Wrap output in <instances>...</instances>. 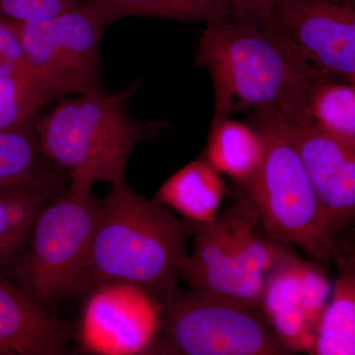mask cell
Returning <instances> with one entry per match:
<instances>
[{
  "mask_svg": "<svg viewBox=\"0 0 355 355\" xmlns=\"http://www.w3.org/2000/svg\"><path fill=\"white\" fill-rule=\"evenodd\" d=\"M225 195L221 174L205 158L191 161L172 175L155 200L195 223L216 220Z\"/></svg>",
  "mask_w": 355,
  "mask_h": 355,
  "instance_id": "5bb4252c",
  "label": "cell"
},
{
  "mask_svg": "<svg viewBox=\"0 0 355 355\" xmlns=\"http://www.w3.org/2000/svg\"><path fill=\"white\" fill-rule=\"evenodd\" d=\"M300 288L306 319L316 334L327 306L330 301L333 286L323 266L311 260L301 259Z\"/></svg>",
  "mask_w": 355,
  "mask_h": 355,
  "instance_id": "603a6c76",
  "label": "cell"
},
{
  "mask_svg": "<svg viewBox=\"0 0 355 355\" xmlns=\"http://www.w3.org/2000/svg\"><path fill=\"white\" fill-rule=\"evenodd\" d=\"M251 125L265 140L258 171L240 184L273 239L297 247L321 266L336 261L338 247L302 157L279 114H251Z\"/></svg>",
  "mask_w": 355,
  "mask_h": 355,
  "instance_id": "5b68a950",
  "label": "cell"
},
{
  "mask_svg": "<svg viewBox=\"0 0 355 355\" xmlns=\"http://www.w3.org/2000/svg\"><path fill=\"white\" fill-rule=\"evenodd\" d=\"M78 4L79 0H0V16L13 22H40Z\"/></svg>",
  "mask_w": 355,
  "mask_h": 355,
  "instance_id": "cb8c5ba5",
  "label": "cell"
},
{
  "mask_svg": "<svg viewBox=\"0 0 355 355\" xmlns=\"http://www.w3.org/2000/svg\"><path fill=\"white\" fill-rule=\"evenodd\" d=\"M354 253H355V249H354Z\"/></svg>",
  "mask_w": 355,
  "mask_h": 355,
  "instance_id": "83f0119b",
  "label": "cell"
},
{
  "mask_svg": "<svg viewBox=\"0 0 355 355\" xmlns=\"http://www.w3.org/2000/svg\"><path fill=\"white\" fill-rule=\"evenodd\" d=\"M291 0H228L230 17L245 27L263 29L272 25L280 9Z\"/></svg>",
  "mask_w": 355,
  "mask_h": 355,
  "instance_id": "d4e9b609",
  "label": "cell"
},
{
  "mask_svg": "<svg viewBox=\"0 0 355 355\" xmlns=\"http://www.w3.org/2000/svg\"><path fill=\"white\" fill-rule=\"evenodd\" d=\"M48 103L32 86L0 77V130L33 121L35 114Z\"/></svg>",
  "mask_w": 355,
  "mask_h": 355,
  "instance_id": "7402d4cb",
  "label": "cell"
},
{
  "mask_svg": "<svg viewBox=\"0 0 355 355\" xmlns=\"http://www.w3.org/2000/svg\"><path fill=\"white\" fill-rule=\"evenodd\" d=\"M161 328L155 298L135 284L111 282L89 292L76 336L90 354H149Z\"/></svg>",
  "mask_w": 355,
  "mask_h": 355,
  "instance_id": "ba28073f",
  "label": "cell"
},
{
  "mask_svg": "<svg viewBox=\"0 0 355 355\" xmlns=\"http://www.w3.org/2000/svg\"><path fill=\"white\" fill-rule=\"evenodd\" d=\"M196 60L214 84L211 125L240 112L279 114L286 121L312 116L311 88L322 72L273 28L245 27L231 17L212 21Z\"/></svg>",
  "mask_w": 355,
  "mask_h": 355,
  "instance_id": "6da1fadb",
  "label": "cell"
},
{
  "mask_svg": "<svg viewBox=\"0 0 355 355\" xmlns=\"http://www.w3.org/2000/svg\"><path fill=\"white\" fill-rule=\"evenodd\" d=\"M300 257L291 250L268 275L260 311L266 323L291 354H311L316 334L310 328L300 288Z\"/></svg>",
  "mask_w": 355,
  "mask_h": 355,
  "instance_id": "4fadbf2b",
  "label": "cell"
},
{
  "mask_svg": "<svg viewBox=\"0 0 355 355\" xmlns=\"http://www.w3.org/2000/svg\"><path fill=\"white\" fill-rule=\"evenodd\" d=\"M13 25L33 64L62 99L102 89L101 44L108 25L88 2L50 19Z\"/></svg>",
  "mask_w": 355,
  "mask_h": 355,
  "instance_id": "52a82bcc",
  "label": "cell"
},
{
  "mask_svg": "<svg viewBox=\"0 0 355 355\" xmlns=\"http://www.w3.org/2000/svg\"><path fill=\"white\" fill-rule=\"evenodd\" d=\"M162 328L149 354L286 355L260 309L179 286L158 299Z\"/></svg>",
  "mask_w": 355,
  "mask_h": 355,
  "instance_id": "8992f818",
  "label": "cell"
},
{
  "mask_svg": "<svg viewBox=\"0 0 355 355\" xmlns=\"http://www.w3.org/2000/svg\"><path fill=\"white\" fill-rule=\"evenodd\" d=\"M110 26L128 17L160 18L205 24L230 17L228 0H85Z\"/></svg>",
  "mask_w": 355,
  "mask_h": 355,
  "instance_id": "d6986e66",
  "label": "cell"
},
{
  "mask_svg": "<svg viewBox=\"0 0 355 355\" xmlns=\"http://www.w3.org/2000/svg\"><path fill=\"white\" fill-rule=\"evenodd\" d=\"M139 83L116 94L103 89L67 96L50 114L35 121L46 159L69 172L70 179L94 186L127 183L135 147L160 130L142 123L128 112Z\"/></svg>",
  "mask_w": 355,
  "mask_h": 355,
  "instance_id": "3957f363",
  "label": "cell"
},
{
  "mask_svg": "<svg viewBox=\"0 0 355 355\" xmlns=\"http://www.w3.org/2000/svg\"><path fill=\"white\" fill-rule=\"evenodd\" d=\"M309 106L320 127L355 141V87L322 73L311 88Z\"/></svg>",
  "mask_w": 355,
  "mask_h": 355,
  "instance_id": "ffe728a7",
  "label": "cell"
},
{
  "mask_svg": "<svg viewBox=\"0 0 355 355\" xmlns=\"http://www.w3.org/2000/svg\"><path fill=\"white\" fill-rule=\"evenodd\" d=\"M265 150V140L258 128L230 118L211 125L205 158L240 186L258 171Z\"/></svg>",
  "mask_w": 355,
  "mask_h": 355,
  "instance_id": "9a60e30c",
  "label": "cell"
},
{
  "mask_svg": "<svg viewBox=\"0 0 355 355\" xmlns=\"http://www.w3.org/2000/svg\"><path fill=\"white\" fill-rule=\"evenodd\" d=\"M73 181L42 210L13 270L16 286L40 307L57 314L65 301L90 292V263L101 198Z\"/></svg>",
  "mask_w": 355,
  "mask_h": 355,
  "instance_id": "277c9868",
  "label": "cell"
},
{
  "mask_svg": "<svg viewBox=\"0 0 355 355\" xmlns=\"http://www.w3.org/2000/svg\"><path fill=\"white\" fill-rule=\"evenodd\" d=\"M198 223L127 183L101 198L90 263V291L111 282L135 284L156 300L179 286Z\"/></svg>",
  "mask_w": 355,
  "mask_h": 355,
  "instance_id": "7a4b0ae2",
  "label": "cell"
},
{
  "mask_svg": "<svg viewBox=\"0 0 355 355\" xmlns=\"http://www.w3.org/2000/svg\"><path fill=\"white\" fill-rule=\"evenodd\" d=\"M249 198H241L209 223L198 224L181 279L190 288L203 289L234 299L236 272L243 243L260 223Z\"/></svg>",
  "mask_w": 355,
  "mask_h": 355,
  "instance_id": "8fae6325",
  "label": "cell"
},
{
  "mask_svg": "<svg viewBox=\"0 0 355 355\" xmlns=\"http://www.w3.org/2000/svg\"><path fill=\"white\" fill-rule=\"evenodd\" d=\"M51 198L30 188L0 191V277H12L37 218Z\"/></svg>",
  "mask_w": 355,
  "mask_h": 355,
  "instance_id": "e0dca14e",
  "label": "cell"
},
{
  "mask_svg": "<svg viewBox=\"0 0 355 355\" xmlns=\"http://www.w3.org/2000/svg\"><path fill=\"white\" fill-rule=\"evenodd\" d=\"M338 275L312 355H355V253L338 254Z\"/></svg>",
  "mask_w": 355,
  "mask_h": 355,
  "instance_id": "2e32d148",
  "label": "cell"
},
{
  "mask_svg": "<svg viewBox=\"0 0 355 355\" xmlns=\"http://www.w3.org/2000/svg\"><path fill=\"white\" fill-rule=\"evenodd\" d=\"M350 80H352V85H354V87H355V76H354V77H352V79H350Z\"/></svg>",
  "mask_w": 355,
  "mask_h": 355,
  "instance_id": "484cf974",
  "label": "cell"
},
{
  "mask_svg": "<svg viewBox=\"0 0 355 355\" xmlns=\"http://www.w3.org/2000/svg\"><path fill=\"white\" fill-rule=\"evenodd\" d=\"M338 1L354 2L355 0H338Z\"/></svg>",
  "mask_w": 355,
  "mask_h": 355,
  "instance_id": "4316f807",
  "label": "cell"
},
{
  "mask_svg": "<svg viewBox=\"0 0 355 355\" xmlns=\"http://www.w3.org/2000/svg\"><path fill=\"white\" fill-rule=\"evenodd\" d=\"M0 77L14 79L39 91L48 102L62 100L55 88L33 64L12 21L0 16Z\"/></svg>",
  "mask_w": 355,
  "mask_h": 355,
  "instance_id": "44dd1931",
  "label": "cell"
},
{
  "mask_svg": "<svg viewBox=\"0 0 355 355\" xmlns=\"http://www.w3.org/2000/svg\"><path fill=\"white\" fill-rule=\"evenodd\" d=\"M284 123L336 241L355 222V141L327 132L312 116Z\"/></svg>",
  "mask_w": 355,
  "mask_h": 355,
  "instance_id": "30bf717a",
  "label": "cell"
},
{
  "mask_svg": "<svg viewBox=\"0 0 355 355\" xmlns=\"http://www.w3.org/2000/svg\"><path fill=\"white\" fill-rule=\"evenodd\" d=\"M76 336L72 324L40 307L0 277V355H62Z\"/></svg>",
  "mask_w": 355,
  "mask_h": 355,
  "instance_id": "7c38bea8",
  "label": "cell"
},
{
  "mask_svg": "<svg viewBox=\"0 0 355 355\" xmlns=\"http://www.w3.org/2000/svg\"><path fill=\"white\" fill-rule=\"evenodd\" d=\"M43 158L34 121L0 130V191L34 189L53 200L57 193L42 172Z\"/></svg>",
  "mask_w": 355,
  "mask_h": 355,
  "instance_id": "ac0fdd59",
  "label": "cell"
},
{
  "mask_svg": "<svg viewBox=\"0 0 355 355\" xmlns=\"http://www.w3.org/2000/svg\"><path fill=\"white\" fill-rule=\"evenodd\" d=\"M270 28L322 73L355 76V1L291 0Z\"/></svg>",
  "mask_w": 355,
  "mask_h": 355,
  "instance_id": "9c48e42d",
  "label": "cell"
}]
</instances>
